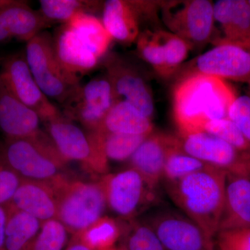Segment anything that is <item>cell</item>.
Wrapping results in <instances>:
<instances>
[{
  "mask_svg": "<svg viewBox=\"0 0 250 250\" xmlns=\"http://www.w3.org/2000/svg\"><path fill=\"white\" fill-rule=\"evenodd\" d=\"M235 98L232 90L221 79L200 73L182 75L172 98L178 135L203 131L208 121L228 118Z\"/></svg>",
  "mask_w": 250,
  "mask_h": 250,
  "instance_id": "1",
  "label": "cell"
},
{
  "mask_svg": "<svg viewBox=\"0 0 250 250\" xmlns=\"http://www.w3.org/2000/svg\"><path fill=\"white\" fill-rule=\"evenodd\" d=\"M228 173L208 166L176 182L164 184L177 208L214 243L223 215Z\"/></svg>",
  "mask_w": 250,
  "mask_h": 250,
  "instance_id": "2",
  "label": "cell"
},
{
  "mask_svg": "<svg viewBox=\"0 0 250 250\" xmlns=\"http://www.w3.org/2000/svg\"><path fill=\"white\" fill-rule=\"evenodd\" d=\"M52 184L57 195V219L67 232L77 236L103 218L107 202L102 180L70 181L62 175Z\"/></svg>",
  "mask_w": 250,
  "mask_h": 250,
  "instance_id": "3",
  "label": "cell"
},
{
  "mask_svg": "<svg viewBox=\"0 0 250 250\" xmlns=\"http://www.w3.org/2000/svg\"><path fill=\"white\" fill-rule=\"evenodd\" d=\"M3 149L10 167L21 179L52 182L62 175L61 171L68 163L41 130L27 139H6Z\"/></svg>",
  "mask_w": 250,
  "mask_h": 250,
  "instance_id": "4",
  "label": "cell"
},
{
  "mask_svg": "<svg viewBox=\"0 0 250 250\" xmlns=\"http://www.w3.org/2000/svg\"><path fill=\"white\" fill-rule=\"evenodd\" d=\"M24 54L36 83L49 99L62 105L81 86V79L61 65L54 51L53 38L47 31L28 41Z\"/></svg>",
  "mask_w": 250,
  "mask_h": 250,
  "instance_id": "5",
  "label": "cell"
},
{
  "mask_svg": "<svg viewBox=\"0 0 250 250\" xmlns=\"http://www.w3.org/2000/svg\"><path fill=\"white\" fill-rule=\"evenodd\" d=\"M46 123L49 137L65 160L79 161L98 173L107 172L104 134L99 131L85 134L62 114Z\"/></svg>",
  "mask_w": 250,
  "mask_h": 250,
  "instance_id": "6",
  "label": "cell"
},
{
  "mask_svg": "<svg viewBox=\"0 0 250 250\" xmlns=\"http://www.w3.org/2000/svg\"><path fill=\"white\" fill-rule=\"evenodd\" d=\"M161 19L170 32L192 48L211 41L215 27L213 3L208 0L161 1Z\"/></svg>",
  "mask_w": 250,
  "mask_h": 250,
  "instance_id": "7",
  "label": "cell"
},
{
  "mask_svg": "<svg viewBox=\"0 0 250 250\" xmlns=\"http://www.w3.org/2000/svg\"><path fill=\"white\" fill-rule=\"evenodd\" d=\"M143 222L166 250H215L214 243L180 210L156 206Z\"/></svg>",
  "mask_w": 250,
  "mask_h": 250,
  "instance_id": "8",
  "label": "cell"
},
{
  "mask_svg": "<svg viewBox=\"0 0 250 250\" xmlns=\"http://www.w3.org/2000/svg\"><path fill=\"white\" fill-rule=\"evenodd\" d=\"M107 207L121 218L132 219L143 207L158 206L157 189L147 184L141 174L129 168L106 174L103 179Z\"/></svg>",
  "mask_w": 250,
  "mask_h": 250,
  "instance_id": "9",
  "label": "cell"
},
{
  "mask_svg": "<svg viewBox=\"0 0 250 250\" xmlns=\"http://www.w3.org/2000/svg\"><path fill=\"white\" fill-rule=\"evenodd\" d=\"M192 61L183 75L200 73L247 83L250 88V45H238L220 39Z\"/></svg>",
  "mask_w": 250,
  "mask_h": 250,
  "instance_id": "10",
  "label": "cell"
},
{
  "mask_svg": "<svg viewBox=\"0 0 250 250\" xmlns=\"http://www.w3.org/2000/svg\"><path fill=\"white\" fill-rule=\"evenodd\" d=\"M111 83L106 76L97 77L84 85L62 105L67 119L75 120L88 132L101 129L105 118L118 101Z\"/></svg>",
  "mask_w": 250,
  "mask_h": 250,
  "instance_id": "11",
  "label": "cell"
},
{
  "mask_svg": "<svg viewBox=\"0 0 250 250\" xmlns=\"http://www.w3.org/2000/svg\"><path fill=\"white\" fill-rule=\"evenodd\" d=\"M0 80L11 95L35 111L41 121L48 123L62 115L36 83L25 54H13L4 59L0 67Z\"/></svg>",
  "mask_w": 250,
  "mask_h": 250,
  "instance_id": "12",
  "label": "cell"
},
{
  "mask_svg": "<svg viewBox=\"0 0 250 250\" xmlns=\"http://www.w3.org/2000/svg\"><path fill=\"white\" fill-rule=\"evenodd\" d=\"M182 150L228 174H250V156L205 131L177 135Z\"/></svg>",
  "mask_w": 250,
  "mask_h": 250,
  "instance_id": "13",
  "label": "cell"
},
{
  "mask_svg": "<svg viewBox=\"0 0 250 250\" xmlns=\"http://www.w3.org/2000/svg\"><path fill=\"white\" fill-rule=\"evenodd\" d=\"M101 62L118 100L131 104L152 120L154 114L152 90L139 70L116 54H108Z\"/></svg>",
  "mask_w": 250,
  "mask_h": 250,
  "instance_id": "14",
  "label": "cell"
},
{
  "mask_svg": "<svg viewBox=\"0 0 250 250\" xmlns=\"http://www.w3.org/2000/svg\"><path fill=\"white\" fill-rule=\"evenodd\" d=\"M178 144L177 135L153 131L129 159L130 167L139 172L150 187L158 189L162 183L167 156Z\"/></svg>",
  "mask_w": 250,
  "mask_h": 250,
  "instance_id": "15",
  "label": "cell"
},
{
  "mask_svg": "<svg viewBox=\"0 0 250 250\" xmlns=\"http://www.w3.org/2000/svg\"><path fill=\"white\" fill-rule=\"evenodd\" d=\"M52 24L26 3L0 1V42L13 39L27 42Z\"/></svg>",
  "mask_w": 250,
  "mask_h": 250,
  "instance_id": "16",
  "label": "cell"
},
{
  "mask_svg": "<svg viewBox=\"0 0 250 250\" xmlns=\"http://www.w3.org/2000/svg\"><path fill=\"white\" fill-rule=\"evenodd\" d=\"M56 55L61 65L74 76L82 77L95 70L101 60L76 33L62 24L52 36Z\"/></svg>",
  "mask_w": 250,
  "mask_h": 250,
  "instance_id": "17",
  "label": "cell"
},
{
  "mask_svg": "<svg viewBox=\"0 0 250 250\" xmlns=\"http://www.w3.org/2000/svg\"><path fill=\"white\" fill-rule=\"evenodd\" d=\"M11 205L41 223L57 219V195L51 182L22 179Z\"/></svg>",
  "mask_w": 250,
  "mask_h": 250,
  "instance_id": "18",
  "label": "cell"
},
{
  "mask_svg": "<svg viewBox=\"0 0 250 250\" xmlns=\"http://www.w3.org/2000/svg\"><path fill=\"white\" fill-rule=\"evenodd\" d=\"M40 117L8 91L0 80V129L6 139H27L37 134Z\"/></svg>",
  "mask_w": 250,
  "mask_h": 250,
  "instance_id": "19",
  "label": "cell"
},
{
  "mask_svg": "<svg viewBox=\"0 0 250 250\" xmlns=\"http://www.w3.org/2000/svg\"><path fill=\"white\" fill-rule=\"evenodd\" d=\"M250 228V174H228L219 231Z\"/></svg>",
  "mask_w": 250,
  "mask_h": 250,
  "instance_id": "20",
  "label": "cell"
},
{
  "mask_svg": "<svg viewBox=\"0 0 250 250\" xmlns=\"http://www.w3.org/2000/svg\"><path fill=\"white\" fill-rule=\"evenodd\" d=\"M213 18L221 27L220 40L250 45V6L248 0H218L213 3Z\"/></svg>",
  "mask_w": 250,
  "mask_h": 250,
  "instance_id": "21",
  "label": "cell"
},
{
  "mask_svg": "<svg viewBox=\"0 0 250 250\" xmlns=\"http://www.w3.org/2000/svg\"><path fill=\"white\" fill-rule=\"evenodd\" d=\"M102 21L113 41L122 45L136 42L141 23L129 0H108L104 2Z\"/></svg>",
  "mask_w": 250,
  "mask_h": 250,
  "instance_id": "22",
  "label": "cell"
},
{
  "mask_svg": "<svg viewBox=\"0 0 250 250\" xmlns=\"http://www.w3.org/2000/svg\"><path fill=\"white\" fill-rule=\"evenodd\" d=\"M99 131L104 134L148 136L154 131L152 120L132 104L118 100L105 118Z\"/></svg>",
  "mask_w": 250,
  "mask_h": 250,
  "instance_id": "23",
  "label": "cell"
},
{
  "mask_svg": "<svg viewBox=\"0 0 250 250\" xmlns=\"http://www.w3.org/2000/svg\"><path fill=\"white\" fill-rule=\"evenodd\" d=\"M6 225L5 250H30L42 223L11 204L5 207Z\"/></svg>",
  "mask_w": 250,
  "mask_h": 250,
  "instance_id": "24",
  "label": "cell"
},
{
  "mask_svg": "<svg viewBox=\"0 0 250 250\" xmlns=\"http://www.w3.org/2000/svg\"><path fill=\"white\" fill-rule=\"evenodd\" d=\"M102 61L108 54L113 39L96 15L80 13L65 23Z\"/></svg>",
  "mask_w": 250,
  "mask_h": 250,
  "instance_id": "25",
  "label": "cell"
},
{
  "mask_svg": "<svg viewBox=\"0 0 250 250\" xmlns=\"http://www.w3.org/2000/svg\"><path fill=\"white\" fill-rule=\"evenodd\" d=\"M40 12L54 24H65L80 13L96 15L103 11L104 2L96 0H41Z\"/></svg>",
  "mask_w": 250,
  "mask_h": 250,
  "instance_id": "26",
  "label": "cell"
},
{
  "mask_svg": "<svg viewBox=\"0 0 250 250\" xmlns=\"http://www.w3.org/2000/svg\"><path fill=\"white\" fill-rule=\"evenodd\" d=\"M121 231L116 220L103 216L76 236L90 250H106L114 247L121 236Z\"/></svg>",
  "mask_w": 250,
  "mask_h": 250,
  "instance_id": "27",
  "label": "cell"
},
{
  "mask_svg": "<svg viewBox=\"0 0 250 250\" xmlns=\"http://www.w3.org/2000/svg\"><path fill=\"white\" fill-rule=\"evenodd\" d=\"M208 166L182 150L179 140V144L170 151L166 159L162 184L176 182Z\"/></svg>",
  "mask_w": 250,
  "mask_h": 250,
  "instance_id": "28",
  "label": "cell"
},
{
  "mask_svg": "<svg viewBox=\"0 0 250 250\" xmlns=\"http://www.w3.org/2000/svg\"><path fill=\"white\" fill-rule=\"evenodd\" d=\"M136 43L140 57L149 64L158 75L166 78L164 48L157 29L141 31Z\"/></svg>",
  "mask_w": 250,
  "mask_h": 250,
  "instance_id": "29",
  "label": "cell"
},
{
  "mask_svg": "<svg viewBox=\"0 0 250 250\" xmlns=\"http://www.w3.org/2000/svg\"><path fill=\"white\" fill-rule=\"evenodd\" d=\"M164 52L166 78L172 77L187 59L192 46L169 31L157 29Z\"/></svg>",
  "mask_w": 250,
  "mask_h": 250,
  "instance_id": "30",
  "label": "cell"
},
{
  "mask_svg": "<svg viewBox=\"0 0 250 250\" xmlns=\"http://www.w3.org/2000/svg\"><path fill=\"white\" fill-rule=\"evenodd\" d=\"M148 136L104 134V149L105 155L108 160L129 161L141 143Z\"/></svg>",
  "mask_w": 250,
  "mask_h": 250,
  "instance_id": "31",
  "label": "cell"
},
{
  "mask_svg": "<svg viewBox=\"0 0 250 250\" xmlns=\"http://www.w3.org/2000/svg\"><path fill=\"white\" fill-rule=\"evenodd\" d=\"M203 131L216 136L240 152L250 156V143L228 118L208 121L204 126Z\"/></svg>",
  "mask_w": 250,
  "mask_h": 250,
  "instance_id": "32",
  "label": "cell"
},
{
  "mask_svg": "<svg viewBox=\"0 0 250 250\" xmlns=\"http://www.w3.org/2000/svg\"><path fill=\"white\" fill-rule=\"evenodd\" d=\"M67 233L66 229L57 219L44 222L30 250H64L67 243Z\"/></svg>",
  "mask_w": 250,
  "mask_h": 250,
  "instance_id": "33",
  "label": "cell"
},
{
  "mask_svg": "<svg viewBox=\"0 0 250 250\" xmlns=\"http://www.w3.org/2000/svg\"><path fill=\"white\" fill-rule=\"evenodd\" d=\"M126 238V250H166L155 233L143 221L133 223Z\"/></svg>",
  "mask_w": 250,
  "mask_h": 250,
  "instance_id": "34",
  "label": "cell"
},
{
  "mask_svg": "<svg viewBox=\"0 0 250 250\" xmlns=\"http://www.w3.org/2000/svg\"><path fill=\"white\" fill-rule=\"evenodd\" d=\"M22 179L9 165L0 141V206L7 207L12 201Z\"/></svg>",
  "mask_w": 250,
  "mask_h": 250,
  "instance_id": "35",
  "label": "cell"
},
{
  "mask_svg": "<svg viewBox=\"0 0 250 250\" xmlns=\"http://www.w3.org/2000/svg\"><path fill=\"white\" fill-rule=\"evenodd\" d=\"M228 118L236 125L250 143V88L246 95L233 99L230 104Z\"/></svg>",
  "mask_w": 250,
  "mask_h": 250,
  "instance_id": "36",
  "label": "cell"
},
{
  "mask_svg": "<svg viewBox=\"0 0 250 250\" xmlns=\"http://www.w3.org/2000/svg\"><path fill=\"white\" fill-rule=\"evenodd\" d=\"M214 245L218 250H250V228L219 231Z\"/></svg>",
  "mask_w": 250,
  "mask_h": 250,
  "instance_id": "37",
  "label": "cell"
},
{
  "mask_svg": "<svg viewBox=\"0 0 250 250\" xmlns=\"http://www.w3.org/2000/svg\"><path fill=\"white\" fill-rule=\"evenodd\" d=\"M6 210L0 206V250H5V230L6 225Z\"/></svg>",
  "mask_w": 250,
  "mask_h": 250,
  "instance_id": "38",
  "label": "cell"
},
{
  "mask_svg": "<svg viewBox=\"0 0 250 250\" xmlns=\"http://www.w3.org/2000/svg\"><path fill=\"white\" fill-rule=\"evenodd\" d=\"M64 250H90L88 247L85 246L80 238L76 236H74L71 241L69 243L68 246Z\"/></svg>",
  "mask_w": 250,
  "mask_h": 250,
  "instance_id": "39",
  "label": "cell"
},
{
  "mask_svg": "<svg viewBox=\"0 0 250 250\" xmlns=\"http://www.w3.org/2000/svg\"><path fill=\"white\" fill-rule=\"evenodd\" d=\"M106 250H126V249L125 248V246H123L122 247V248H115V247H113V248H110V249Z\"/></svg>",
  "mask_w": 250,
  "mask_h": 250,
  "instance_id": "40",
  "label": "cell"
},
{
  "mask_svg": "<svg viewBox=\"0 0 250 250\" xmlns=\"http://www.w3.org/2000/svg\"><path fill=\"white\" fill-rule=\"evenodd\" d=\"M248 3H249L250 6V0H248Z\"/></svg>",
  "mask_w": 250,
  "mask_h": 250,
  "instance_id": "41",
  "label": "cell"
}]
</instances>
